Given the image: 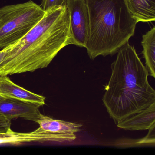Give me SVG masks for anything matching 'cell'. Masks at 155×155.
I'll return each instance as SVG.
<instances>
[{
    "label": "cell",
    "mask_w": 155,
    "mask_h": 155,
    "mask_svg": "<svg viewBox=\"0 0 155 155\" xmlns=\"http://www.w3.org/2000/svg\"><path fill=\"white\" fill-rule=\"evenodd\" d=\"M117 53L102 98L117 124L155 102V91L148 80V71L134 47L127 43Z\"/></svg>",
    "instance_id": "obj_2"
},
{
    "label": "cell",
    "mask_w": 155,
    "mask_h": 155,
    "mask_svg": "<svg viewBox=\"0 0 155 155\" xmlns=\"http://www.w3.org/2000/svg\"><path fill=\"white\" fill-rule=\"evenodd\" d=\"M74 133H54L44 132L37 129L32 132L20 133L12 130L6 134H0V144L18 145L28 142L48 141L71 142L76 139Z\"/></svg>",
    "instance_id": "obj_6"
},
{
    "label": "cell",
    "mask_w": 155,
    "mask_h": 155,
    "mask_svg": "<svg viewBox=\"0 0 155 155\" xmlns=\"http://www.w3.org/2000/svg\"><path fill=\"white\" fill-rule=\"evenodd\" d=\"M11 120L0 114V134H6L11 131Z\"/></svg>",
    "instance_id": "obj_14"
},
{
    "label": "cell",
    "mask_w": 155,
    "mask_h": 155,
    "mask_svg": "<svg viewBox=\"0 0 155 155\" xmlns=\"http://www.w3.org/2000/svg\"><path fill=\"white\" fill-rule=\"evenodd\" d=\"M45 11L31 0L0 8V48L16 43L43 18Z\"/></svg>",
    "instance_id": "obj_4"
},
{
    "label": "cell",
    "mask_w": 155,
    "mask_h": 155,
    "mask_svg": "<svg viewBox=\"0 0 155 155\" xmlns=\"http://www.w3.org/2000/svg\"><path fill=\"white\" fill-rule=\"evenodd\" d=\"M37 123L39 130L54 133H75L81 130L82 125L74 122L55 119L41 114Z\"/></svg>",
    "instance_id": "obj_10"
},
{
    "label": "cell",
    "mask_w": 155,
    "mask_h": 155,
    "mask_svg": "<svg viewBox=\"0 0 155 155\" xmlns=\"http://www.w3.org/2000/svg\"><path fill=\"white\" fill-rule=\"evenodd\" d=\"M70 44L72 42L67 7L50 8L27 35L7 47L8 51L0 64V75L34 72L47 68Z\"/></svg>",
    "instance_id": "obj_1"
},
{
    "label": "cell",
    "mask_w": 155,
    "mask_h": 155,
    "mask_svg": "<svg viewBox=\"0 0 155 155\" xmlns=\"http://www.w3.org/2000/svg\"><path fill=\"white\" fill-rule=\"evenodd\" d=\"M132 17L137 22L155 21V0H125Z\"/></svg>",
    "instance_id": "obj_11"
},
{
    "label": "cell",
    "mask_w": 155,
    "mask_h": 155,
    "mask_svg": "<svg viewBox=\"0 0 155 155\" xmlns=\"http://www.w3.org/2000/svg\"><path fill=\"white\" fill-rule=\"evenodd\" d=\"M0 96L32 103L40 107L45 105V97L17 85L7 75H0Z\"/></svg>",
    "instance_id": "obj_8"
},
{
    "label": "cell",
    "mask_w": 155,
    "mask_h": 155,
    "mask_svg": "<svg viewBox=\"0 0 155 155\" xmlns=\"http://www.w3.org/2000/svg\"><path fill=\"white\" fill-rule=\"evenodd\" d=\"M72 44L85 48L89 37L90 20L86 0H67Z\"/></svg>",
    "instance_id": "obj_5"
},
{
    "label": "cell",
    "mask_w": 155,
    "mask_h": 155,
    "mask_svg": "<svg viewBox=\"0 0 155 155\" xmlns=\"http://www.w3.org/2000/svg\"><path fill=\"white\" fill-rule=\"evenodd\" d=\"M141 45L142 53L146 61V66L150 76L155 78V28L142 36Z\"/></svg>",
    "instance_id": "obj_12"
},
{
    "label": "cell",
    "mask_w": 155,
    "mask_h": 155,
    "mask_svg": "<svg viewBox=\"0 0 155 155\" xmlns=\"http://www.w3.org/2000/svg\"><path fill=\"white\" fill-rule=\"evenodd\" d=\"M40 107L15 99L0 98V114L10 120L18 117L37 122L40 116Z\"/></svg>",
    "instance_id": "obj_7"
},
{
    "label": "cell",
    "mask_w": 155,
    "mask_h": 155,
    "mask_svg": "<svg viewBox=\"0 0 155 155\" xmlns=\"http://www.w3.org/2000/svg\"><path fill=\"white\" fill-rule=\"evenodd\" d=\"M67 0H42L40 6L44 11L52 7L66 5Z\"/></svg>",
    "instance_id": "obj_13"
},
{
    "label": "cell",
    "mask_w": 155,
    "mask_h": 155,
    "mask_svg": "<svg viewBox=\"0 0 155 155\" xmlns=\"http://www.w3.org/2000/svg\"><path fill=\"white\" fill-rule=\"evenodd\" d=\"M155 124V102L117 124L119 128L126 130H149Z\"/></svg>",
    "instance_id": "obj_9"
},
{
    "label": "cell",
    "mask_w": 155,
    "mask_h": 155,
    "mask_svg": "<svg viewBox=\"0 0 155 155\" xmlns=\"http://www.w3.org/2000/svg\"><path fill=\"white\" fill-rule=\"evenodd\" d=\"M89 32L85 48L91 60L114 55L134 36L137 20L125 0H86Z\"/></svg>",
    "instance_id": "obj_3"
},
{
    "label": "cell",
    "mask_w": 155,
    "mask_h": 155,
    "mask_svg": "<svg viewBox=\"0 0 155 155\" xmlns=\"http://www.w3.org/2000/svg\"><path fill=\"white\" fill-rule=\"evenodd\" d=\"M8 47H7L5 48L2 49L1 51H0V64L3 61L4 57L8 51Z\"/></svg>",
    "instance_id": "obj_15"
},
{
    "label": "cell",
    "mask_w": 155,
    "mask_h": 155,
    "mask_svg": "<svg viewBox=\"0 0 155 155\" xmlns=\"http://www.w3.org/2000/svg\"><path fill=\"white\" fill-rule=\"evenodd\" d=\"M2 97H1V96H0V98H1Z\"/></svg>",
    "instance_id": "obj_16"
}]
</instances>
